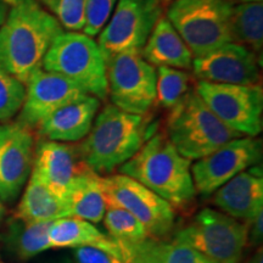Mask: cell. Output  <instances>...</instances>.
<instances>
[{"instance_id":"6da1fadb","label":"cell","mask_w":263,"mask_h":263,"mask_svg":"<svg viewBox=\"0 0 263 263\" xmlns=\"http://www.w3.org/2000/svg\"><path fill=\"white\" fill-rule=\"evenodd\" d=\"M6 3L8 14L0 26V66L26 84L43 68L45 55L64 28L38 0Z\"/></svg>"},{"instance_id":"7a4b0ae2","label":"cell","mask_w":263,"mask_h":263,"mask_svg":"<svg viewBox=\"0 0 263 263\" xmlns=\"http://www.w3.org/2000/svg\"><path fill=\"white\" fill-rule=\"evenodd\" d=\"M144 116L124 112L112 104L106 105L77 146L84 166L100 176L132 159L155 129Z\"/></svg>"},{"instance_id":"3957f363","label":"cell","mask_w":263,"mask_h":263,"mask_svg":"<svg viewBox=\"0 0 263 263\" xmlns=\"http://www.w3.org/2000/svg\"><path fill=\"white\" fill-rule=\"evenodd\" d=\"M120 174L136 179L172 206L189 205L196 196L192 161L180 155L163 133L150 137L120 166Z\"/></svg>"},{"instance_id":"277c9868","label":"cell","mask_w":263,"mask_h":263,"mask_svg":"<svg viewBox=\"0 0 263 263\" xmlns=\"http://www.w3.org/2000/svg\"><path fill=\"white\" fill-rule=\"evenodd\" d=\"M166 136L178 153L189 161H197L224 145L244 137L224 123L207 107L195 89L173 108L166 123Z\"/></svg>"},{"instance_id":"5b68a950","label":"cell","mask_w":263,"mask_h":263,"mask_svg":"<svg viewBox=\"0 0 263 263\" xmlns=\"http://www.w3.org/2000/svg\"><path fill=\"white\" fill-rule=\"evenodd\" d=\"M43 70L64 76L100 101L108 95L106 60L98 42L84 33L59 34L45 55Z\"/></svg>"},{"instance_id":"8992f818","label":"cell","mask_w":263,"mask_h":263,"mask_svg":"<svg viewBox=\"0 0 263 263\" xmlns=\"http://www.w3.org/2000/svg\"><path fill=\"white\" fill-rule=\"evenodd\" d=\"M233 6L232 0H173L166 18L195 59L232 42Z\"/></svg>"},{"instance_id":"52a82bcc","label":"cell","mask_w":263,"mask_h":263,"mask_svg":"<svg viewBox=\"0 0 263 263\" xmlns=\"http://www.w3.org/2000/svg\"><path fill=\"white\" fill-rule=\"evenodd\" d=\"M173 240L197 250L215 263H239L249 242V226L224 212L205 209Z\"/></svg>"},{"instance_id":"ba28073f","label":"cell","mask_w":263,"mask_h":263,"mask_svg":"<svg viewBox=\"0 0 263 263\" xmlns=\"http://www.w3.org/2000/svg\"><path fill=\"white\" fill-rule=\"evenodd\" d=\"M107 88L112 105L144 116L156 101V70L140 52H120L106 59Z\"/></svg>"},{"instance_id":"9c48e42d","label":"cell","mask_w":263,"mask_h":263,"mask_svg":"<svg viewBox=\"0 0 263 263\" xmlns=\"http://www.w3.org/2000/svg\"><path fill=\"white\" fill-rule=\"evenodd\" d=\"M195 91L227 127L244 137L255 138L262 132L263 90L261 85L199 81Z\"/></svg>"},{"instance_id":"30bf717a","label":"cell","mask_w":263,"mask_h":263,"mask_svg":"<svg viewBox=\"0 0 263 263\" xmlns=\"http://www.w3.org/2000/svg\"><path fill=\"white\" fill-rule=\"evenodd\" d=\"M162 17L161 0H117L112 15L99 33L105 60L120 52H140Z\"/></svg>"},{"instance_id":"8fae6325","label":"cell","mask_w":263,"mask_h":263,"mask_svg":"<svg viewBox=\"0 0 263 263\" xmlns=\"http://www.w3.org/2000/svg\"><path fill=\"white\" fill-rule=\"evenodd\" d=\"M101 188L108 205L126 210L155 238L168 234L176 221L173 206L124 174L100 177Z\"/></svg>"},{"instance_id":"7c38bea8","label":"cell","mask_w":263,"mask_h":263,"mask_svg":"<svg viewBox=\"0 0 263 263\" xmlns=\"http://www.w3.org/2000/svg\"><path fill=\"white\" fill-rule=\"evenodd\" d=\"M262 160V141L240 137L224 144L212 154L195 161L192 166L196 194L212 195L227 182Z\"/></svg>"},{"instance_id":"4fadbf2b","label":"cell","mask_w":263,"mask_h":263,"mask_svg":"<svg viewBox=\"0 0 263 263\" xmlns=\"http://www.w3.org/2000/svg\"><path fill=\"white\" fill-rule=\"evenodd\" d=\"M34 137L20 122L0 124V200L11 202L31 176Z\"/></svg>"},{"instance_id":"5bb4252c","label":"cell","mask_w":263,"mask_h":263,"mask_svg":"<svg viewBox=\"0 0 263 263\" xmlns=\"http://www.w3.org/2000/svg\"><path fill=\"white\" fill-rule=\"evenodd\" d=\"M85 95L89 94L74 82L41 68L26 83V98L17 122L28 128L38 127L52 112Z\"/></svg>"},{"instance_id":"9a60e30c","label":"cell","mask_w":263,"mask_h":263,"mask_svg":"<svg viewBox=\"0 0 263 263\" xmlns=\"http://www.w3.org/2000/svg\"><path fill=\"white\" fill-rule=\"evenodd\" d=\"M192 68L199 81L211 83L252 85L259 80L257 55L234 42L193 59Z\"/></svg>"},{"instance_id":"2e32d148","label":"cell","mask_w":263,"mask_h":263,"mask_svg":"<svg viewBox=\"0 0 263 263\" xmlns=\"http://www.w3.org/2000/svg\"><path fill=\"white\" fill-rule=\"evenodd\" d=\"M84 168L87 167L81 161L77 147L45 139L39 141L34 149L31 174L37 177L54 195L66 201L74 177Z\"/></svg>"},{"instance_id":"e0dca14e","label":"cell","mask_w":263,"mask_h":263,"mask_svg":"<svg viewBox=\"0 0 263 263\" xmlns=\"http://www.w3.org/2000/svg\"><path fill=\"white\" fill-rule=\"evenodd\" d=\"M213 195V203L235 219L250 224L263 212L262 167H249L227 182Z\"/></svg>"},{"instance_id":"ac0fdd59","label":"cell","mask_w":263,"mask_h":263,"mask_svg":"<svg viewBox=\"0 0 263 263\" xmlns=\"http://www.w3.org/2000/svg\"><path fill=\"white\" fill-rule=\"evenodd\" d=\"M100 100L93 95L72 101L52 112L37 127L45 139L60 143H73L84 139L97 116Z\"/></svg>"},{"instance_id":"d6986e66","label":"cell","mask_w":263,"mask_h":263,"mask_svg":"<svg viewBox=\"0 0 263 263\" xmlns=\"http://www.w3.org/2000/svg\"><path fill=\"white\" fill-rule=\"evenodd\" d=\"M48 235L51 249L95 248L122 261L120 245L110 235L101 232L93 223L77 217L68 216L51 222Z\"/></svg>"},{"instance_id":"ffe728a7","label":"cell","mask_w":263,"mask_h":263,"mask_svg":"<svg viewBox=\"0 0 263 263\" xmlns=\"http://www.w3.org/2000/svg\"><path fill=\"white\" fill-rule=\"evenodd\" d=\"M140 55L156 67L162 66L178 70L192 68L194 59L189 48L166 17H161L156 22Z\"/></svg>"},{"instance_id":"44dd1931","label":"cell","mask_w":263,"mask_h":263,"mask_svg":"<svg viewBox=\"0 0 263 263\" xmlns=\"http://www.w3.org/2000/svg\"><path fill=\"white\" fill-rule=\"evenodd\" d=\"M100 177L89 168H84L74 177L66 196L71 216L90 223L103 221L106 211V200L101 188Z\"/></svg>"},{"instance_id":"7402d4cb","label":"cell","mask_w":263,"mask_h":263,"mask_svg":"<svg viewBox=\"0 0 263 263\" xmlns=\"http://www.w3.org/2000/svg\"><path fill=\"white\" fill-rule=\"evenodd\" d=\"M71 216L67 203L54 195L33 174L18 203L15 217L26 222H54Z\"/></svg>"},{"instance_id":"603a6c76","label":"cell","mask_w":263,"mask_h":263,"mask_svg":"<svg viewBox=\"0 0 263 263\" xmlns=\"http://www.w3.org/2000/svg\"><path fill=\"white\" fill-rule=\"evenodd\" d=\"M51 222H26L14 218L4 234V242L21 259L34 257L51 249L49 227Z\"/></svg>"},{"instance_id":"cb8c5ba5","label":"cell","mask_w":263,"mask_h":263,"mask_svg":"<svg viewBox=\"0 0 263 263\" xmlns=\"http://www.w3.org/2000/svg\"><path fill=\"white\" fill-rule=\"evenodd\" d=\"M232 42L244 45L256 55L263 47V4L240 3L233 6L230 16Z\"/></svg>"},{"instance_id":"d4e9b609","label":"cell","mask_w":263,"mask_h":263,"mask_svg":"<svg viewBox=\"0 0 263 263\" xmlns=\"http://www.w3.org/2000/svg\"><path fill=\"white\" fill-rule=\"evenodd\" d=\"M104 223L108 235L118 245H133L151 238L147 229L133 215L121 207L106 203Z\"/></svg>"},{"instance_id":"484cf974","label":"cell","mask_w":263,"mask_h":263,"mask_svg":"<svg viewBox=\"0 0 263 263\" xmlns=\"http://www.w3.org/2000/svg\"><path fill=\"white\" fill-rule=\"evenodd\" d=\"M189 91V74L172 67H157L156 100L164 108H173Z\"/></svg>"},{"instance_id":"4316f807","label":"cell","mask_w":263,"mask_h":263,"mask_svg":"<svg viewBox=\"0 0 263 263\" xmlns=\"http://www.w3.org/2000/svg\"><path fill=\"white\" fill-rule=\"evenodd\" d=\"M26 98V84L0 66V122L17 115Z\"/></svg>"},{"instance_id":"83f0119b","label":"cell","mask_w":263,"mask_h":263,"mask_svg":"<svg viewBox=\"0 0 263 263\" xmlns=\"http://www.w3.org/2000/svg\"><path fill=\"white\" fill-rule=\"evenodd\" d=\"M51 15L68 32H78L85 24L88 0H41Z\"/></svg>"},{"instance_id":"f1b7e54d","label":"cell","mask_w":263,"mask_h":263,"mask_svg":"<svg viewBox=\"0 0 263 263\" xmlns=\"http://www.w3.org/2000/svg\"><path fill=\"white\" fill-rule=\"evenodd\" d=\"M159 263H215L197 250L178 241L163 242L157 240Z\"/></svg>"},{"instance_id":"f546056e","label":"cell","mask_w":263,"mask_h":263,"mask_svg":"<svg viewBox=\"0 0 263 263\" xmlns=\"http://www.w3.org/2000/svg\"><path fill=\"white\" fill-rule=\"evenodd\" d=\"M117 0H88L85 10L84 34L94 38L99 35L112 15Z\"/></svg>"},{"instance_id":"4dcf8cb0","label":"cell","mask_w":263,"mask_h":263,"mask_svg":"<svg viewBox=\"0 0 263 263\" xmlns=\"http://www.w3.org/2000/svg\"><path fill=\"white\" fill-rule=\"evenodd\" d=\"M123 263H159L157 239L151 238L133 245L121 246Z\"/></svg>"},{"instance_id":"1f68e13d","label":"cell","mask_w":263,"mask_h":263,"mask_svg":"<svg viewBox=\"0 0 263 263\" xmlns=\"http://www.w3.org/2000/svg\"><path fill=\"white\" fill-rule=\"evenodd\" d=\"M74 263H123L115 256L95 248L73 249Z\"/></svg>"},{"instance_id":"d6a6232c","label":"cell","mask_w":263,"mask_h":263,"mask_svg":"<svg viewBox=\"0 0 263 263\" xmlns=\"http://www.w3.org/2000/svg\"><path fill=\"white\" fill-rule=\"evenodd\" d=\"M249 227H251V229L249 230V241L256 245L261 244L263 238V212L258 213Z\"/></svg>"},{"instance_id":"836d02e7","label":"cell","mask_w":263,"mask_h":263,"mask_svg":"<svg viewBox=\"0 0 263 263\" xmlns=\"http://www.w3.org/2000/svg\"><path fill=\"white\" fill-rule=\"evenodd\" d=\"M6 14H8V3L6 0H0V26L4 22Z\"/></svg>"},{"instance_id":"e575fe53","label":"cell","mask_w":263,"mask_h":263,"mask_svg":"<svg viewBox=\"0 0 263 263\" xmlns=\"http://www.w3.org/2000/svg\"><path fill=\"white\" fill-rule=\"evenodd\" d=\"M248 263H263V255H262V248H259V250L256 254L254 255V257H252L251 259Z\"/></svg>"},{"instance_id":"d590c367","label":"cell","mask_w":263,"mask_h":263,"mask_svg":"<svg viewBox=\"0 0 263 263\" xmlns=\"http://www.w3.org/2000/svg\"><path fill=\"white\" fill-rule=\"evenodd\" d=\"M240 3H263V0H240Z\"/></svg>"},{"instance_id":"8d00e7d4","label":"cell","mask_w":263,"mask_h":263,"mask_svg":"<svg viewBox=\"0 0 263 263\" xmlns=\"http://www.w3.org/2000/svg\"><path fill=\"white\" fill-rule=\"evenodd\" d=\"M162 2H173V0H162Z\"/></svg>"},{"instance_id":"74e56055","label":"cell","mask_w":263,"mask_h":263,"mask_svg":"<svg viewBox=\"0 0 263 263\" xmlns=\"http://www.w3.org/2000/svg\"><path fill=\"white\" fill-rule=\"evenodd\" d=\"M0 206H2V203H0Z\"/></svg>"},{"instance_id":"f35d334b","label":"cell","mask_w":263,"mask_h":263,"mask_svg":"<svg viewBox=\"0 0 263 263\" xmlns=\"http://www.w3.org/2000/svg\"><path fill=\"white\" fill-rule=\"evenodd\" d=\"M0 263H2V262H0Z\"/></svg>"}]
</instances>
